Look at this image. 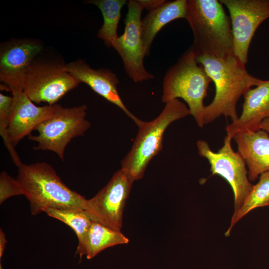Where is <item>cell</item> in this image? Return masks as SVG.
<instances>
[{
    "instance_id": "1",
    "label": "cell",
    "mask_w": 269,
    "mask_h": 269,
    "mask_svg": "<svg viewBox=\"0 0 269 269\" xmlns=\"http://www.w3.org/2000/svg\"><path fill=\"white\" fill-rule=\"evenodd\" d=\"M195 56L197 62L204 69L215 87L213 101L205 106L204 125L222 116L230 118L232 122L236 121L238 119L236 106L240 98L264 80L250 74L245 65L234 54L223 59L207 55Z\"/></svg>"
},
{
    "instance_id": "2",
    "label": "cell",
    "mask_w": 269,
    "mask_h": 269,
    "mask_svg": "<svg viewBox=\"0 0 269 269\" xmlns=\"http://www.w3.org/2000/svg\"><path fill=\"white\" fill-rule=\"evenodd\" d=\"M192 29L195 55L226 58L233 55L230 17L218 0H187L185 18Z\"/></svg>"
},
{
    "instance_id": "3",
    "label": "cell",
    "mask_w": 269,
    "mask_h": 269,
    "mask_svg": "<svg viewBox=\"0 0 269 269\" xmlns=\"http://www.w3.org/2000/svg\"><path fill=\"white\" fill-rule=\"evenodd\" d=\"M17 167L16 179L32 215L47 208L85 209L87 199L65 184L50 164L37 162Z\"/></svg>"
},
{
    "instance_id": "4",
    "label": "cell",
    "mask_w": 269,
    "mask_h": 269,
    "mask_svg": "<svg viewBox=\"0 0 269 269\" xmlns=\"http://www.w3.org/2000/svg\"><path fill=\"white\" fill-rule=\"evenodd\" d=\"M189 115L185 104L175 99L166 103L161 113L152 121L145 122L134 116L132 120L138 127V133L121 162V168L134 181L141 179L150 160L162 149L163 135L167 127Z\"/></svg>"
},
{
    "instance_id": "5",
    "label": "cell",
    "mask_w": 269,
    "mask_h": 269,
    "mask_svg": "<svg viewBox=\"0 0 269 269\" xmlns=\"http://www.w3.org/2000/svg\"><path fill=\"white\" fill-rule=\"evenodd\" d=\"M211 79L196 60L194 52L190 47L178 61L166 71L163 80L162 102L166 103L182 99L188 106L190 115L198 126H204L203 118L204 99Z\"/></svg>"
},
{
    "instance_id": "6",
    "label": "cell",
    "mask_w": 269,
    "mask_h": 269,
    "mask_svg": "<svg viewBox=\"0 0 269 269\" xmlns=\"http://www.w3.org/2000/svg\"><path fill=\"white\" fill-rule=\"evenodd\" d=\"M87 110L86 105L64 108L58 104L53 115L35 128L38 134L28 136L29 140L37 143L33 149L53 151L63 160L67 144L84 135L91 126L85 118Z\"/></svg>"
},
{
    "instance_id": "7",
    "label": "cell",
    "mask_w": 269,
    "mask_h": 269,
    "mask_svg": "<svg viewBox=\"0 0 269 269\" xmlns=\"http://www.w3.org/2000/svg\"><path fill=\"white\" fill-rule=\"evenodd\" d=\"M232 139L226 135L223 146L216 152L213 151L208 142L204 140H198L197 147L199 155L208 160L212 174L222 176L232 187L235 212L243 204L253 185L248 178L245 160L232 148Z\"/></svg>"
},
{
    "instance_id": "8",
    "label": "cell",
    "mask_w": 269,
    "mask_h": 269,
    "mask_svg": "<svg viewBox=\"0 0 269 269\" xmlns=\"http://www.w3.org/2000/svg\"><path fill=\"white\" fill-rule=\"evenodd\" d=\"M134 182L121 168L97 194L87 199L85 210L92 221L121 231L124 208Z\"/></svg>"
},
{
    "instance_id": "9",
    "label": "cell",
    "mask_w": 269,
    "mask_h": 269,
    "mask_svg": "<svg viewBox=\"0 0 269 269\" xmlns=\"http://www.w3.org/2000/svg\"><path fill=\"white\" fill-rule=\"evenodd\" d=\"M125 20L124 33L116 40L113 47L120 55L124 68L134 82H141L154 78L143 64L145 56L141 36V15L143 6L139 0H130Z\"/></svg>"
},
{
    "instance_id": "10",
    "label": "cell",
    "mask_w": 269,
    "mask_h": 269,
    "mask_svg": "<svg viewBox=\"0 0 269 269\" xmlns=\"http://www.w3.org/2000/svg\"><path fill=\"white\" fill-rule=\"evenodd\" d=\"M228 8L233 36L234 55L246 65L254 34L269 18V0H220Z\"/></svg>"
},
{
    "instance_id": "11",
    "label": "cell",
    "mask_w": 269,
    "mask_h": 269,
    "mask_svg": "<svg viewBox=\"0 0 269 269\" xmlns=\"http://www.w3.org/2000/svg\"><path fill=\"white\" fill-rule=\"evenodd\" d=\"M79 83L65 65L32 64L25 76L23 91L31 101L52 106Z\"/></svg>"
},
{
    "instance_id": "12",
    "label": "cell",
    "mask_w": 269,
    "mask_h": 269,
    "mask_svg": "<svg viewBox=\"0 0 269 269\" xmlns=\"http://www.w3.org/2000/svg\"><path fill=\"white\" fill-rule=\"evenodd\" d=\"M12 94L13 102L8 133L15 146L25 136L30 135L39 124L51 117L58 104L37 107L24 91Z\"/></svg>"
},
{
    "instance_id": "13",
    "label": "cell",
    "mask_w": 269,
    "mask_h": 269,
    "mask_svg": "<svg viewBox=\"0 0 269 269\" xmlns=\"http://www.w3.org/2000/svg\"><path fill=\"white\" fill-rule=\"evenodd\" d=\"M41 50L40 45L30 41L12 44L1 50L0 78L8 86L12 93L23 91L26 72Z\"/></svg>"
},
{
    "instance_id": "14",
    "label": "cell",
    "mask_w": 269,
    "mask_h": 269,
    "mask_svg": "<svg viewBox=\"0 0 269 269\" xmlns=\"http://www.w3.org/2000/svg\"><path fill=\"white\" fill-rule=\"evenodd\" d=\"M67 71L79 83L88 85L95 93L120 108L132 119L135 116L127 109L120 96L116 75L107 69H94L85 62L77 61L65 65Z\"/></svg>"
},
{
    "instance_id": "15",
    "label": "cell",
    "mask_w": 269,
    "mask_h": 269,
    "mask_svg": "<svg viewBox=\"0 0 269 269\" xmlns=\"http://www.w3.org/2000/svg\"><path fill=\"white\" fill-rule=\"evenodd\" d=\"M244 98L240 116L226 128L227 135L232 138L238 133L260 130L263 121L269 118V80L250 89Z\"/></svg>"
},
{
    "instance_id": "16",
    "label": "cell",
    "mask_w": 269,
    "mask_h": 269,
    "mask_svg": "<svg viewBox=\"0 0 269 269\" xmlns=\"http://www.w3.org/2000/svg\"><path fill=\"white\" fill-rule=\"evenodd\" d=\"M233 138L238 151L248 168V178L256 180L263 172L269 170V135L259 130L236 134Z\"/></svg>"
},
{
    "instance_id": "17",
    "label": "cell",
    "mask_w": 269,
    "mask_h": 269,
    "mask_svg": "<svg viewBox=\"0 0 269 269\" xmlns=\"http://www.w3.org/2000/svg\"><path fill=\"white\" fill-rule=\"evenodd\" d=\"M187 6V0L165 1L149 11L141 20V36L145 56L149 54L151 44L162 28L174 20L185 18Z\"/></svg>"
},
{
    "instance_id": "18",
    "label": "cell",
    "mask_w": 269,
    "mask_h": 269,
    "mask_svg": "<svg viewBox=\"0 0 269 269\" xmlns=\"http://www.w3.org/2000/svg\"><path fill=\"white\" fill-rule=\"evenodd\" d=\"M129 242V239L121 231H114L93 221L85 241L84 255L88 259H92L108 248Z\"/></svg>"
},
{
    "instance_id": "19",
    "label": "cell",
    "mask_w": 269,
    "mask_h": 269,
    "mask_svg": "<svg viewBox=\"0 0 269 269\" xmlns=\"http://www.w3.org/2000/svg\"><path fill=\"white\" fill-rule=\"evenodd\" d=\"M97 6L101 10L104 19L103 24L97 36L108 47H113L118 38L117 29L123 6L128 3L126 0H94L88 2Z\"/></svg>"
},
{
    "instance_id": "20",
    "label": "cell",
    "mask_w": 269,
    "mask_h": 269,
    "mask_svg": "<svg viewBox=\"0 0 269 269\" xmlns=\"http://www.w3.org/2000/svg\"><path fill=\"white\" fill-rule=\"evenodd\" d=\"M43 212L49 216L58 219L71 227L78 240L76 253L80 258L84 256L83 249L88 232L92 223L88 213L82 209H59L47 208Z\"/></svg>"
},
{
    "instance_id": "21",
    "label": "cell",
    "mask_w": 269,
    "mask_h": 269,
    "mask_svg": "<svg viewBox=\"0 0 269 269\" xmlns=\"http://www.w3.org/2000/svg\"><path fill=\"white\" fill-rule=\"evenodd\" d=\"M269 206V170L262 173L241 207L234 212L230 225L225 235L228 236L236 224L252 210Z\"/></svg>"
},
{
    "instance_id": "22",
    "label": "cell",
    "mask_w": 269,
    "mask_h": 269,
    "mask_svg": "<svg viewBox=\"0 0 269 269\" xmlns=\"http://www.w3.org/2000/svg\"><path fill=\"white\" fill-rule=\"evenodd\" d=\"M12 102V97L0 94V134L12 161L18 167L22 163L9 138L8 133Z\"/></svg>"
},
{
    "instance_id": "23",
    "label": "cell",
    "mask_w": 269,
    "mask_h": 269,
    "mask_svg": "<svg viewBox=\"0 0 269 269\" xmlns=\"http://www.w3.org/2000/svg\"><path fill=\"white\" fill-rule=\"evenodd\" d=\"M23 195L21 187L16 179L8 175L6 171L0 174V204H2L10 197Z\"/></svg>"
},
{
    "instance_id": "24",
    "label": "cell",
    "mask_w": 269,
    "mask_h": 269,
    "mask_svg": "<svg viewBox=\"0 0 269 269\" xmlns=\"http://www.w3.org/2000/svg\"><path fill=\"white\" fill-rule=\"evenodd\" d=\"M144 8L150 11L164 2L165 0H139Z\"/></svg>"
},
{
    "instance_id": "25",
    "label": "cell",
    "mask_w": 269,
    "mask_h": 269,
    "mask_svg": "<svg viewBox=\"0 0 269 269\" xmlns=\"http://www.w3.org/2000/svg\"><path fill=\"white\" fill-rule=\"evenodd\" d=\"M7 240L5 233L1 229H0V260L3 256L4 251Z\"/></svg>"
},
{
    "instance_id": "26",
    "label": "cell",
    "mask_w": 269,
    "mask_h": 269,
    "mask_svg": "<svg viewBox=\"0 0 269 269\" xmlns=\"http://www.w3.org/2000/svg\"><path fill=\"white\" fill-rule=\"evenodd\" d=\"M260 129L264 130L268 133H269V118L263 121L260 126Z\"/></svg>"
},
{
    "instance_id": "27",
    "label": "cell",
    "mask_w": 269,
    "mask_h": 269,
    "mask_svg": "<svg viewBox=\"0 0 269 269\" xmlns=\"http://www.w3.org/2000/svg\"><path fill=\"white\" fill-rule=\"evenodd\" d=\"M0 269H3L1 263H0Z\"/></svg>"
}]
</instances>
